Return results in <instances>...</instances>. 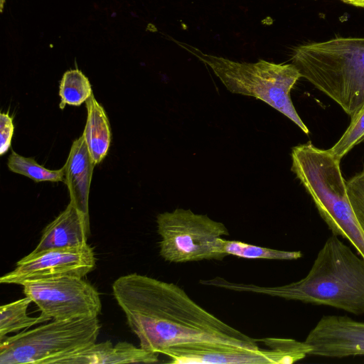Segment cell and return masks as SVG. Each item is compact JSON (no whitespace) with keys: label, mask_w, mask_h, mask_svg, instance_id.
<instances>
[{"label":"cell","mask_w":364,"mask_h":364,"mask_svg":"<svg viewBox=\"0 0 364 364\" xmlns=\"http://www.w3.org/2000/svg\"><path fill=\"white\" fill-rule=\"evenodd\" d=\"M113 296L131 331L146 351L195 342H213L259 348L257 340L208 312L173 283L137 273L117 278Z\"/></svg>","instance_id":"1"},{"label":"cell","mask_w":364,"mask_h":364,"mask_svg":"<svg viewBox=\"0 0 364 364\" xmlns=\"http://www.w3.org/2000/svg\"><path fill=\"white\" fill-rule=\"evenodd\" d=\"M205 284L328 306L355 315L364 314V259L333 234L319 250L307 275L297 282L263 287L216 277L206 279Z\"/></svg>","instance_id":"2"},{"label":"cell","mask_w":364,"mask_h":364,"mask_svg":"<svg viewBox=\"0 0 364 364\" xmlns=\"http://www.w3.org/2000/svg\"><path fill=\"white\" fill-rule=\"evenodd\" d=\"M292 64L350 117L364 106V38H336L296 47Z\"/></svg>","instance_id":"3"},{"label":"cell","mask_w":364,"mask_h":364,"mask_svg":"<svg viewBox=\"0 0 364 364\" xmlns=\"http://www.w3.org/2000/svg\"><path fill=\"white\" fill-rule=\"evenodd\" d=\"M291 171L311 197L332 234L348 240L364 259V235L353 213L341 160L311 142L294 146Z\"/></svg>","instance_id":"4"},{"label":"cell","mask_w":364,"mask_h":364,"mask_svg":"<svg viewBox=\"0 0 364 364\" xmlns=\"http://www.w3.org/2000/svg\"><path fill=\"white\" fill-rule=\"evenodd\" d=\"M178 44L208 65L230 92L264 102L291 120L305 134L309 133L290 96L291 89L301 77L293 64H277L264 60L239 63L204 53L186 43Z\"/></svg>","instance_id":"5"},{"label":"cell","mask_w":364,"mask_h":364,"mask_svg":"<svg viewBox=\"0 0 364 364\" xmlns=\"http://www.w3.org/2000/svg\"><path fill=\"white\" fill-rule=\"evenodd\" d=\"M97 317L51 322L0 341V364H58L65 357L96 342Z\"/></svg>","instance_id":"6"},{"label":"cell","mask_w":364,"mask_h":364,"mask_svg":"<svg viewBox=\"0 0 364 364\" xmlns=\"http://www.w3.org/2000/svg\"><path fill=\"white\" fill-rule=\"evenodd\" d=\"M157 232L161 237L159 253L166 261L174 263L221 260L222 237L229 235L225 225L206 215L176 208L156 217Z\"/></svg>","instance_id":"7"},{"label":"cell","mask_w":364,"mask_h":364,"mask_svg":"<svg viewBox=\"0 0 364 364\" xmlns=\"http://www.w3.org/2000/svg\"><path fill=\"white\" fill-rule=\"evenodd\" d=\"M269 349H254L233 345L195 342L164 350L173 364H292L311 352L305 341L291 338H266L258 340Z\"/></svg>","instance_id":"8"},{"label":"cell","mask_w":364,"mask_h":364,"mask_svg":"<svg viewBox=\"0 0 364 364\" xmlns=\"http://www.w3.org/2000/svg\"><path fill=\"white\" fill-rule=\"evenodd\" d=\"M26 296L50 320L97 317L102 310L98 291L82 277L58 276L25 281Z\"/></svg>","instance_id":"9"},{"label":"cell","mask_w":364,"mask_h":364,"mask_svg":"<svg viewBox=\"0 0 364 364\" xmlns=\"http://www.w3.org/2000/svg\"><path fill=\"white\" fill-rule=\"evenodd\" d=\"M89 245L31 252L16 262L14 269L0 278L1 284L21 285L25 281L58 276L85 277L95 267Z\"/></svg>","instance_id":"10"},{"label":"cell","mask_w":364,"mask_h":364,"mask_svg":"<svg viewBox=\"0 0 364 364\" xmlns=\"http://www.w3.org/2000/svg\"><path fill=\"white\" fill-rule=\"evenodd\" d=\"M310 355L343 358L364 355V322L346 316H323L304 341Z\"/></svg>","instance_id":"11"},{"label":"cell","mask_w":364,"mask_h":364,"mask_svg":"<svg viewBox=\"0 0 364 364\" xmlns=\"http://www.w3.org/2000/svg\"><path fill=\"white\" fill-rule=\"evenodd\" d=\"M90 234V218L69 203L44 228L39 242L31 252L82 246L87 244Z\"/></svg>","instance_id":"12"},{"label":"cell","mask_w":364,"mask_h":364,"mask_svg":"<svg viewBox=\"0 0 364 364\" xmlns=\"http://www.w3.org/2000/svg\"><path fill=\"white\" fill-rule=\"evenodd\" d=\"M159 355L127 341L113 346L111 341H106L95 342L76 351L60 360L58 364L156 363L159 362Z\"/></svg>","instance_id":"13"},{"label":"cell","mask_w":364,"mask_h":364,"mask_svg":"<svg viewBox=\"0 0 364 364\" xmlns=\"http://www.w3.org/2000/svg\"><path fill=\"white\" fill-rule=\"evenodd\" d=\"M95 164L82 135L73 142L64 164L70 203L89 217V193Z\"/></svg>","instance_id":"14"},{"label":"cell","mask_w":364,"mask_h":364,"mask_svg":"<svg viewBox=\"0 0 364 364\" xmlns=\"http://www.w3.org/2000/svg\"><path fill=\"white\" fill-rule=\"evenodd\" d=\"M87 121L82 136L95 164H100L107 156L111 143L109 120L103 107L93 93L85 102Z\"/></svg>","instance_id":"15"},{"label":"cell","mask_w":364,"mask_h":364,"mask_svg":"<svg viewBox=\"0 0 364 364\" xmlns=\"http://www.w3.org/2000/svg\"><path fill=\"white\" fill-rule=\"evenodd\" d=\"M32 300L26 296L0 306V341L9 333L20 331L50 319L41 314L31 317L27 314Z\"/></svg>","instance_id":"16"},{"label":"cell","mask_w":364,"mask_h":364,"mask_svg":"<svg viewBox=\"0 0 364 364\" xmlns=\"http://www.w3.org/2000/svg\"><path fill=\"white\" fill-rule=\"evenodd\" d=\"M92 90L88 78L78 69L66 71L60 83V109L65 105L80 106L86 102Z\"/></svg>","instance_id":"17"},{"label":"cell","mask_w":364,"mask_h":364,"mask_svg":"<svg viewBox=\"0 0 364 364\" xmlns=\"http://www.w3.org/2000/svg\"><path fill=\"white\" fill-rule=\"evenodd\" d=\"M223 251L228 255L247 259L279 260L297 259L302 257L300 251H285L256 246L237 240L223 239Z\"/></svg>","instance_id":"18"},{"label":"cell","mask_w":364,"mask_h":364,"mask_svg":"<svg viewBox=\"0 0 364 364\" xmlns=\"http://www.w3.org/2000/svg\"><path fill=\"white\" fill-rule=\"evenodd\" d=\"M7 166L11 171L25 176L35 182L65 181L64 166L58 170H50L38 164L33 158L23 156L14 150L8 158Z\"/></svg>","instance_id":"19"},{"label":"cell","mask_w":364,"mask_h":364,"mask_svg":"<svg viewBox=\"0 0 364 364\" xmlns=\"http://www.w3.org/2000/svg\"><path fill=\"white\" fill-rule=\"evenodd\" d=\"M364 141V106L351 117V121L339 140L328 151L338 159Z\"/></svg>","instance_id":"20"},{"label":"cell","mask_w":364,"mask_h":364,"mask_svg":"<svg viewBox=\"0 0 364 364\" xmlns=\"http://www.w3.org/2000/svg\"><path fill=\"white\" fill-rule=\"evenodd\" d=\"M346 186L353 213L364 235V169L350 178Z\"/></svg>","instance_id":"21"},{"label":"cell","mask_w":364,"mask_h":364,"mask_svg":"<svg viewBox=\"0 0 364 364\" xmlns=\"http://www.w3.org/2000/svg\"><path fill=\"white\" fill-rule=\"evenodd\" d=\"M14 126L8 112L0 113V154H6L11 147Z\"/></svg>","instance_id":"22"},{"label":"cell","mask_w":364,"mask_h":364,"mask_svg":"<svg viewBox=\"0 0 364 364\" xmlns=\"http://www.w3.org/2000/svg\"><path fill=\"white\" fill-rule=\"evenodd\" d=\"M346 4L357 6V7H363L364 8V0H340Z\"/></svg>","instance_id":"23"},{"label":"cell","mask_w":364,"mask_h":364,"mask_svg":"<svg viewBox=\"0 0 364 364\" xmlns=\"http://www.w3.org/2000/svg\"><path fill=\"white\" fill-rule=\"evenodd\" d=\"M4 1H5V0H0L1 11H2V10H3Z\"/></svg>","instance_id":"24"}]
</instances>
